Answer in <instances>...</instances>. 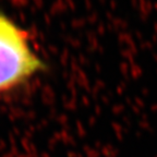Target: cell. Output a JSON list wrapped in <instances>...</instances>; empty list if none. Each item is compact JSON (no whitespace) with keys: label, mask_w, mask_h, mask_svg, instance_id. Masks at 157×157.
Returning a JSON list of instances; mask_svg holds the SVG:
<instances>
[{"label":"cell","mask_w":157,"mask_h":157,"mask_svg":"<svg viewBox=\"0 0 157 157\" xmlns=\"http://www.w3.org/2000/svg\"><path fill=\"white\" fill-rule=\"evenodd\" d=\"M45 69L26 33L0 13V96L17 91Z\"/></svg>","instance_id":"1"}]
</instances>
